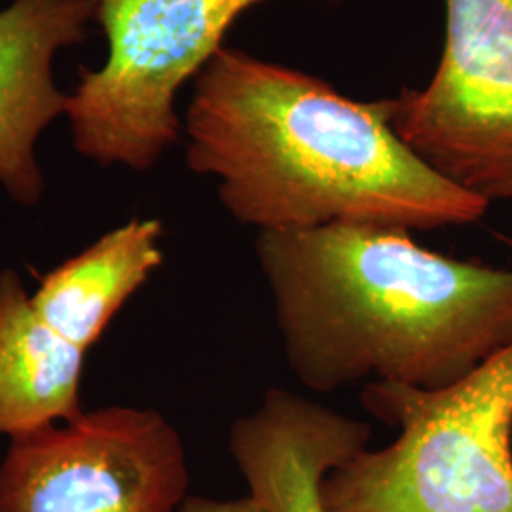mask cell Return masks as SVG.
I'll return each mask as SVG.
<instances>
[{"mask_svg":"<svg viewBox=\"0 0 512 512\" xmlns=\"http://www.w3.org/2000/svg\"><path fill=\"white\" fill-rule=\"evenodd\" d=\"M184 131L188 167L215 177L224 209L258 232L437 230L490 207L404 145L389 99L359 103L236 48L222 46L194 78Z\"/></svg>","mask_w":512,"mask_h":512,"instance_id":"cell-1","label":"cell"},{"mask_svg":"<svg viewBox=\"0 0 512 512\" xmlns=\"http://www.w3.org/2000/svg\"><path fill=\"white\" fill-rule=\"evenodd\" d=\"M255 251L285 361L313 393L439 391L512 344V270L433 253L410 230L258 232Z\"/></svg>","mask_w":512,"mask_h":512,"instance_id":"cell-2","label":"cell"},{"mask_svg":"<svg viewBox=\"0 0 512 512\" xmlns=\"http://www.w3.org/2000/svg\"><path fill=\"white\" fill-rule=\"evenodd\" d=\"M366 410L399 429L321 484L325 512H512V344L458 384H368Z\"/></svg>","mask_w":512,"mask_h":512,"instance_id":"cell-3","label":"cell"},{"mask_svg":"<svg viewBox=\"0 0 512 512\" xmlns=\"http://www.w3.org/2000/svg\"><path fill=\"white\" fill-rule=\"evenodd\" d=\"M262 0H97L107 59L69 93L74 150L103 167L148 171L181 135L177 93Z\"/></svg>","mask_w":512,"mask_h":512,"instance_id":"cell-4","label":"cell"},{"mask_svg":"<svg viewBox=\"0 0 512 512\" xmlns=\"http://www.w3.org/2000/svg\"><path fill=\"white\" fill-rule=\"evenodd\" d=\"M188 484L175 425L158 410L116 404L10 440L0 512H179Z\"/></svg>","mask_w":512,"mask_h":512,"instance_id":"cell-5","label":"cell"},{"mask_svg":"<svg viewBox=\"0 0 512 512\" xmlns=\"http://www.w3.org/2000/svg\"><path fill=\"white\" fill-rule=\"evenodd\" d=\"M391 103V128L431 169L486 202L512 198V0H446L439 69Z\"/></svg>","mask_w":512,"mask_h":512,"instance_id":"cell-6","label":"cell"},{"mask_svg":"<svg viewBox=\"0 0 512 512\" xmlns=\"http://www.w3.org/2000/svg\"><path fill=\"white\" fill-rule=\"evenodd\" d=\"M97 0H12L0 10V184L25 207L42 200L37 143L69 109L54 57L88 38Z\"/></svg>","mask_w":512,"mask_h":512,"instance_id":"cell-7","label":"cell"},{"mask_svg":"<svg viewBox=\"0 0 512 512\" xmlns=\"http://www.w3.org/2000/svg\"><path fill=\"white\" fill-rule=\"evenodd\" d=\"M370 435L365 421L274 387L234 421L228 448L264 511L325 512L323 478L368 448Z\"/></svg>","mask_w":512,"mask_h":512,"instance_id":"cell-8","label":"cell"},{"mask_svg":"<svg viewBox=\"0 0 512 512\" xmlns=\"http://www.w3.org/2000/svg\"><path fill=\"white\" fill-rule=\"evenodd\" d=\"M86 355L40 317L16 270L0 272V437L78 416Z\"/></svg>","mask_w":512,"mask_h":512,"instance_id":"cell-9","label":"cell"},{"mask_svg":"<svg viewBox=\"0 0 512 512\" xmlns=\"http://www.w3.org/2000/svg\"><path fill=\"white\" fill-rule=\"evenodd\" d=\"M164 226L129 219L40 277L31 293L40 317L84 351L164 262Z\"/></svg>","mask_w":512,"mask_h":512,"instance_id":"cell-10","label":"cell"},{"mask_svg":"<svg viewBox=\"0 0 512 512\" xmlns=\"http://www.w3.org/2000/svg\"><path fill=\"white\" fill-rule=\"evenodd\" d=\"M179 512H266L249 495L238 499H215L202 495H188Z\"/></svg>","mask_w":512,"mask_h":512,"instance_id":"cell-11","label":"cell"}]
</instances>
